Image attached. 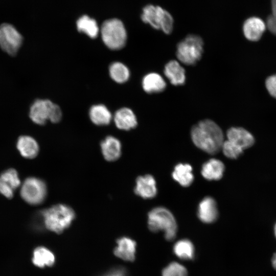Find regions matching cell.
Instances as JSON below:
<instances>
[{
    "instance_id": "1",
    "label": "cell",
    "mask_w": 276,
    "mask_h": 276,
    "mask_svg": "<svg viewBox=\"0 0 276 276\" xmlns=\"http://www.w3.org/2000/svg\"><path fill=\"white\" fill-rule=\"evenodd\" d=\"M191 136L195 146L211 154L218 153L224 141L222 129L209 119L201 121L194 125Z\"/></svg>"
},
{
    "instance_id": "2",
    "label": "cell",
    "mask_w": 276,
    "mask_h": 276,
    "mask_svg": "<svg viewBox=\"0 0 276 276\" xmlns=\"http://www.w3.org/2000/svg\"><path fill=\"white\" fill-rule=\"evenodd\" d=\"M45 227L57 234L68 228L75 216L73 210L65 204H57L41 212Z\"/></svg>"
},
{
    "instance_id": "3",
    "label": "cell",
    "mask_w": 276,
    "mask_h": 276,
    "mask_svg": "<svg viewBox=\"0 0 276 276\" xmlns=\"http://www.w3.org/2000/svg\"><path fill=\"white\" fill-rule=\"evenodd\" d=\"M148 226L151 232H164L165 238L168 241H172L176 237V221L172 213L165 208H155L149 212Z\"/></svg>"
},
{
    "instance_id": "4",
    "label": "cell",
    "mask_w": 276,
    "mask_h": 276,
    "mask_svg": "<svg viewBox=\"0 0 276 276\" xmlns=\"http://www.w3.org/2000/svg\"><path fill=\"white\" fill-rule=\"evenodd\" d=\"M100 32L104 43L109 49L118 50L125 45L127 32L123 23L120 19L112 18L104 21Z\"/></svg>"
},
{
    "instance_id": "5",
    "label": "cell",
    "mask_w": 276,
    "mask_h": 276,
    "mask_svg": "<svg viewBox=\"0 0 276 276\" xmlns=\"http://www.w3.org/2000/svg\"><path fill=\"white\" fill-rule=\"evenodd\" d=\"M203 44V40L199 36L189 35L177 44L176 57L183 64L193 65L202 56Z\"/></svg>"
},
{
    "instance_id": "6",
    "label": "cell",
    "mask_w": 276,
    "mask_h": 276,
    "mask_svg": "<svg viewBox=\"0 0 276 276\" xmlns=\"http://www.w3.org/2000/svg\"><path fill=\"white\" fill-rule=\"evenodd\" d=\"M29 117L38 125H44L48 120L56 123L62 118V111L58 105L49 100L36 99L30 106Z\"/></svg>"
},
{
    "instance_id": "7",
    "label": "cell",
    "mask_w": 276,
    "mask_h": 276,
    "mask_svg": "<svg viewBox=\"0 0 276 276\" xmlns=\"http://www.w3.org/2000/svg\"><path fill=\"white\" fill-rule=\"evenodd\" d=\"M141 19L156 30H160L166 34L173 30L174 20L171 14L160 6L148 5L143 9Z\"/></svg>"
},
{
    "instance_id": "8",
    "label": "cell",
    "mask_w": 276,
    "mask_h": 276,
    "mask_svg": "<svg viewBox=\"0 0 276 276\" xmlns=\"http://www.w3.org/2000/svg\"><path fill=\"white\" fill-rule=\"evenodd\" d=\"M47 193V186L41 179L35 177L27 178L22 185L20 195L29 204L37 205L45 199Z\"/></svg>"
},
{
    "instance_id": "9",
    "label": "cell",
    "mask_w": 276,
    "mask_h": 276,
    "mask_svg": "<svg viewBox=\"0 0 276 276\" xmlns=\"http://www.w3.org/2000/svg\"><path fill=\"white\" fill-rule=\"evenodd\" d=\"M23 42L21 34L12 25L4 23L0 25V47L10 56H15Z\"/></svg>"
},
{
    "instance_id": "10",
    "label": "cell",
    "mask_w": 276,
    "mask_h": 276,
    "mask_svg": "<svg viewBox=\"0 0 276 276\" xmlns=\"http://www.w3.org/2000/svg\"><path fill=\"white\" fill-rule=\"evenodd\" d=\"M227 140L245 150L251 147L255 143V138L248 131L242 127H233L226 132Z\"/></svg>"
},
{
    "instance_id": "11",
    "label": "cell",
    "mask_w": 276,
    "mask_h": 276,
    "mask_svg": "<svg viewBox=\"0 0 276 276\" xmlns=\"http://www.w3.org/2000/svg\"><path fill=\"white\" fill-rule=\"evenodd\" d=\"M266 28V25L262 19L257 17H251L244 21L242 30L247 39L257 41L261 39Z\"/></svg>"
},
{
    "instance_id": "12",
    "label": "cell",
    "mask_w": 276,
    "mask_h": 276,
    "mask_svg": "<svg viewBox=\"0 0 276 276\" xmlns=\"http://www.w3.org/2000/svg\"><path fill=\"white\" fill-rule=\"evenodd\" d=\"M197 216L205 223H213L217 220L218 212L216 202L213 198L206 197L200 202Z\"/></svg>"
},
{
    "instance_id": "13",
    "label": "cell",
    "mask_w": 276,
    "mask_h": 276,
    "mask_svg": "<svg viewBox=\"0 0 276 276\" xmlns=\"http://www.w3.org/2000/svg\"><path fill=\"white\" fill-rule=\"evenodd\" d=\"M136 242L132 239L122 237L117 241V246L114 249V255L126 261L132 262L135 259Z\"/></svg>"
},
{
    "instance_id": "14",
    "label": "cell",
    "mask_w": 276,
    "mask_h": 276,
    "mask_svg": "<svg viewBox=\"0 0 276 276\" xmlns=\"http://www.w3.org/2000/svg\"><path fill=\"white\" fill-rule=\"evenodd\" d=\"M135 194L145 199L152 198L157 193L156 181L150 175L139 176L136 180Z\"/></svg>"
},
{
    "instance_id": "15",
    "label": "cell",
    "mask_w": 276,
    "mask_h": 276,
    "mask_svg": "<svg viewBox=\"0 0 276 276\" xmlns=\"http://www.w3.org/2000/svg\"><path fill=\"white\" fill-rule=\"evenodd\" d=\"M116 126L123 130L134 128L137 124L136 117L133 111L127 107L118 109L113 116Z\"/></svg>"
},
{
    "instance_id": "16",
    "label": "cell",
    "mask_w": 276,
    "mask_h": 276,
    "mask_svg": "<svg viewBox=\"0 0 276 276\" xmlns=\"http://www.w3.org/2000/svg\"><path fill=\"white\" fill-rule=\"evenodd\" d=\"M164 73L170 82L175 86L185 83V70L177 60L169 61L165 66Z\"/></svg>"
},
{
    "instance_id": "17",
    "label": "cell",
    "mask_w": 276,
    "mask_h": 276,
    "mask_svg": "<svg viewBox=\"0 0 276 276\" xmlns=\"http://www.w3.org/2000/svg\"><path fill=\"white\" fill-rule=\"evenodd\" d=\"M101 148L104 157L108 161L116 160L121 154V144L114 136H107L102 141Z\"/></svg>"
},
{
    "instance_id": "18",
    "label": "cell",
    "mask_w": 276,
    "mask_h": 276,
    "mask_svg": "<svg viewBox=\"0 0 276 276\" xmlns=\"http://www.w3.org/2000/svg\"><path fill=\"white\" fill-rule=\"evenodd\" d=\"M142 84L144 90L148 94L162 92L167 86L163 77L153 72L146 75L143 78Z\"/></svg>"
},
{
    "instance_id": "19",
    "label": "cell",
    "mask_w": 276,
    "mask_h": 276,
    "mask_svg": "<svg viewBox=\"0 0 276 276\" xmlns=\"http://www.w3.org/2000/svg\"><path fill=\"white\" fill-rule=\"evenodd\" d=\"M224 169V165L221 160L212 158L204 163L201 173L204 178L216 180L222 178Z\"/></svg>"
},
{
    "instance_id": "20",
    "label": "cell",
    "mask_w": 276,
    "mask_h": 276,
    "mask_svg": "<svg viewBox=\"0 0 276 276\" xmlns=\"http://www.w3.org/2000/svg\"><path fill=\"white\" fill-rule=\"evenodd\" d=\"M89 116L91 122L99 126L107 125L112 120V114L106 106L103 104H97L89 109Z\"/></svg>"
},
{
    "instance_id": "21",
    "label": "cell",
    "mask_w": 276,
    "mask_h": 276,
    "mask_svg": "<svg viewBox=\"0 0 276 276\" xmlns=\"http://www.w3.org/2000/svg\"><path fill=\"white\" fill-rule=\"evenodd\" d=\"M17 148L21 155L28 158L36 157L39 151L37 142L33 137L27 135H22L18 138Z\"/></svg>"
},
{
    "instance_id": "22",
    "label": "cell",
    "mask_w": 276,
    "mask_h": 276,
    "mask_svg": "<svg viewBox=\"0 0 276 276\" xmlns=\"http://www.w3.org/2000/svg\"><path fill=\"white\" fill-rule=\"evenodd\" d=\"M172 175L173 178L182 187H189L194 179L192 167L188 164L176 165Z\"/></svg>"
},
{
    "instance_id": "23",
    "label": "cell",
    "mask_w": 276,
    "mask_h": 276,
    "mask_svg": "<svg viewBox=\"0 0 276 276\" xmlns=\"http://www.w3.org/2000/svg\"><path fill=\"white\" fill-rule=\"evenodd\" d=\"M55 261L53 253L46 247L40 246L34 250L32 262L37 267L51 266L54 264Z\"/></svg>"
},
{
    "instance_id": "24",
    "label": "cell",
    "mask_w": 276,
    "mask_h": 276,
    "mask_svg": "<svg viewBox=\"0 0 276 276\" xmlns=\"http://www.w3.org/2000/svg\"><path fill=\"white\" fill-rule=\"evenodd\" d=\"M76 25L78 31L85 33L91 38H96L100 31L97 21L85 15L78 19Z\"/></svg>"
},
{
    "instance_id": "25",
    "label": "cell",
    "mask_w": 276,
    "mask_h": 276,
    "mask_svg": "<svg viewBox=\"0 0 276 276\" xmlns=\"http://www.w3.org/2000/svg\"><path fill=\"white\" fill-rule=\"evenodd\" d=\"M173 250L175 255L181 260H191L195 256L194 246L188 239L178 241L174 244Z\"/></svg>"
},
{
    "instance_id": "26",
    "label": "cell",
    "mask_w": 276,
    "mask_h": 276,
    "mask_svg": "<svg viewBox=\"0 0 276 276\" xmlns=\"http://www.w3.org/2000/svg\"><path fill=\"white\" fill-rule=\"evenodd\" d=\"M109 73L111 78L118 83L126 82L130 77L128 68L120 62L112 63L109 67Z\"/></svg>"
},
{
    "instance_id": "27",
    "label": "cell",
    "mask_w": 276,
    "mask_h": 276,
    "mask_svg": "<svg viewBox=\"0 0 276 276\" xmlns=\"http://www.w3.org/2000/svg\"><path fill=\"white\" fill-rule=\"evenodd\" d=\"M162 276H188V271L185 266L173 262L163 269Z\"/></svg>"
},
{
    "instance_id": "28",
    "label": "cell",
    "mask_w": 276,
    "mask_h": 276,
    "mask_svg": "<svg viewBox=\"0 0 276 276\" xmlns=\"http://www.w3.org/2000/svg\"><path fill=\"white\" fill-rule=\"evenodd\" d=\"M0 178L14 190L20 186V181L17 172L14 169H9L4 171L1 174Z\"/></svg>"
},
{
    "instance_id": "29",
    "label": "cell",
    "mask_w": 276,
    "mask_h": 276,
    "mask_svg": "<svg viewBox=\"0 0 276 276\" xmlns=\"http://www.w3.org/2000/svg\"><path fill=\"white\" fill-rule=\"evenodd\" d=\"M221 149L224 155L232 159L237 158L244 151L241 148L227 140L224 141Z\"/></svg>"
},
{
    "instance_id": "30",
    "label": "cell",
    "mask_w": 276,
    "mask_h": 276,
    "mask_svg": "<svg viewBox=\"0 0 276 276\" xmlns=\"http://www.w3.org/2000/svg\"><path fill=\"white\" fill-rule=\"evenodd\" d=\"M265 86L270 96L276 99V75L270 76L266 79Z\"/></svg>"
},
{
    "instance_id": "31",
    "label": "cell",
    "mask_w": 276,
    "mask_h": 276,
    "mask_svg": "<svg viewBox=\"0 0 276 276\" xmlns=\"http://www.w3.org/2000/svg\"><path fill=\"white\" fill-rule=\"evenodd\" d=\"M127 272L125 268L118 266L109 269L101 276H127Z\"/></svg>"
},
{
    "instance_id": "32",
    "label": "cell",
    "mask_w": 276,
    "mask_h": 276,
    "mask_svg": "<svg viewBox=\"0 0 276 276\" xmlns=\"http://www.w3.org/2000/svg\"><path fill=\"white\" fill-rule=\"evenodd\" d=\"M12 189L7 183L0 178V193L7 198H11L14 194Z\"/></svg>"
},
{
    "instance_id": "33",
    "label": "cell",
    "mask_w": 276,
    "mask_h": 276,
    "mask_svg": "<svg viewBox=\"0 0 276 276\" xmlns=\"http://www.w3.org/2000/svg\"><path fill=\"white\" fill-rule=\"evenodd\" d=\"M267 25L269 30L273 34L276 35V17L273 15L270 16L267 21Z\"/></svg>"
},
{
    "instance_id": "34",
    "label": "cell",
    "mask_w": 276,
    "mask_h": 276,
    "mask_svg": "<svg viewBox=\"0 0 276 276\" xmlns=\"http://www.w3.org/2000/svg\"><path fill=\"white\" fill-rule=\"evenodd\" d=\"M271 262L273 268L276 270V252L273 255L271 258Z\"/></svg>"
},
{
    "instance_id": "35",
    "label": "cell",
    "mask_w": 276,
    "mask_h": 276,
    "mask_svg": "<svg viewBox=\"0 0 276 276\" xmlns=\"http://www.w3.org/2000/svg\"><path fill=\"white\" fill-rule=\"evenodd\" d=\"M273 15L276 17V0H272Z\"/></svg>"
},
{
    "instance_id": "36",
    "label": "cell",
    "mask_w": 276,
    "mask_h": 276,
    "mask_svg": "<svg viewBox=\"0 0 276 276\" xmlns=\"http://www.w3.org/2000/svg\"><path fill=\"white\" fill-rule=\"evenodd\" d=\"M274 234L276 238V223L275 224L274 226Z\"/></svg>"
}]
</instances>
